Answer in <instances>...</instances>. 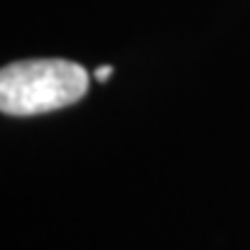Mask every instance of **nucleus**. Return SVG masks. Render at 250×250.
Listing matches in <instances>:
<instances>
[{
	"mask_svg": "<svg viewBox=\"0 0 250 250\" xmlns=\"http://www.w3.org/2000/svg\"><path fill=\"white\" fill-rule=\"evenodd\" d=\"M89 87L84 66L66 59H31L3 66L0 110L5 115H39L82 100Z\"/></svg>",
	"mask_w": 250,
	"mask_h": 250,
	"instance_id": "obj_1",
	"label": "nucleus"
},
{
	"mask_svg": "<svg viewBox=\"0 0 250 250\" xmlns=\"http://www.w3.org/2000/svg\"><path fill=\"white\" fill-rule=\"evenodd\" d=\"M110 74H112V66H110V64H105V66H100V69H95V79H97V82H105Z\"/></svg>",
	"mask_w": 250,
	"mask_h": 250,
	"instance_id": "obj_2",
	"label": "nucleus"
}]
</instances>
